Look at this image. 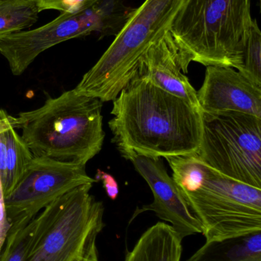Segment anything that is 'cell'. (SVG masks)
<instances>
[{
  "label": "cell",
  "mask_w": 261,
  "mask_h": 261,
  "mask_svg": "<svg viewBox=\"0 0 261 261\" xmlns=\"http://www.w3.org/2000/svg\"><path fill=\"white\" fill-rule=\"evenodd\" d=\"M108 125L112 142L126 160L196 153L202 134V112L136 76L113 101Z\"/></svg>",
  "instance_id": "obj_1"
},
{
  "label": "cell",
  "mask_w": 261,
  "mask_h": 261,
  "mask_svg": "<svg viewBox=\"0 0 261 261\" xmlns=\"http://www.w3.org/2000/svg\"><path fill=\"white\" fill-rule=\"evenodd\" d=\"M165 160L206 242L261 231V188L222 174L196 153Z\"/></svg>",
  "instance_id": "obj_2"
},
{
  "label": "cell",
  "mask_w": 261,
  "mask_h": 261,
  "mask_svg": "<svg viewBox=\"0 0 261 261\" xmlns=\"http://www.w3.org/2000/svg\"><path fill=\"white\" fill-rule=\"evenodd\" d=\"M102 107L100 99L73 89L20 113L15 127L22 130L21 139L33 156L86 167L104 144Z\"/></svg>",
  "instance_id": "obj_3"
},
{
  "label": "cell",
  "mask_w": 261,
  "mask_h": 261,
  "mask_svg": "<svg viewBox=\"0 0 261 261\" xmlns=\"http://www.w3.org/2000/svg\"><path fill=\"white\" fill-rule=\"evenodd\" d=\"M253 21L251 0H185L170 29L182 72L191 62L238 70Z\"/></svg>",
  "instance_id": "obj_4"
},
{
  "label": "cell",
  "mask_w": 261,
  "mask_h": 261,
  "mask_svg": "<svg viewBox=\"0 0 261 261\" xmlns=\"http://www.w3.org/2000/svg\"><path fill=\"white\" fill-rule=\"evenodd\" d=\"M185 0H145L133 9L114 40L74 90L102 102L113 101L139 71L149 47L170 32Z\"/></svg>",
  "instance_id": "obj_5"
},
{
  "label": "cell",
  "mask_w": 261,
  "mask_h": 261,
  "mask_svg": "<svg viewBox=\"0 0 261 261\" xmlns=\"http://www.w3.org/2000/svg\"><path fill=\"white\" fill-rule=\"evenodd\" d=\"M92 187L79 186L40 212L42 229L26 261H100L104 206L90 194Z\"/></svg>",
  "instance_id": "obj_6"
},
{
  "label": "cell",
  "mask_w": 261,
  "mask_h": 261,
  "mask_svg": "<svg viewBox=\"0 0 261 261\" xmlns=\"http://www.w3.org/2000/svg\"><path fill=\"white\" fill-rule=\"evenodd\" d=\"M131 9L123 0H94L76 13H61L51 22L0 38V54L14 76L22 74L35 58L48 49L72 38L98 33L100 38L116 35Z\"/></svg>",
  "instance_id": "obj_7"
},
{
  "label": "cell",
  "mask_w": 261,
  "mask_h": 261,
  "mask_svg": "<svg viewBox=\"0 0 261 261\" xmlns=\"http://www.w3.org/2000/svg\"><path fill=\"white\" fill-rule=\"evenodd\" d=\"M196 154L225 176L261 188V119L244 113H202Z\"/></svg>",
  "instance_id": "obj_8"
},
{
  "label": "cell",
  "mask_w": 261,
  "mask_h": 261,
  "mask_svg": "<svg viewBox=\"0 0 261 261\" xmlns=\"http://www.w3.org/2000/svg\"><path fill=\"white\" fill-rule=\"evenodd\" d=\"M96 182L84 166L34 156L4 196L8 221L11 226L29 223L57 198L79 186Z\"/></svg>",
  "instance_id": "obj_9"
},
{
  "label": "cell",
  "mask_w": 261,
  "mask_h": 261,
  "mask_svg": "<svg viewBox=\"0 0 261 261\" xmlns=\"http://www.w3.org/2000/svg\"><path fill=\"white\" fill-rule=\"evenodd\" d=\"M129 161L147 181L153 194V202L136 208L130 223L141 213L151 211L161 220L170 223L182 239L202 234L200 222L190 211L177 184L167 173L161 158L133 156Z\"/></svg>",
  "instance_id": "obj_10"
},
{
  "label": "cell",
  "mask_w": 261,
  "mask_h": 261,
  "mask_svg": "<svg viewBox=\"0 0 261 261\" xmlns=\"http://www.w3.org/2000/svg\"><path fill=\"white\" fill-rule=\"evenodd\" d=\"M197 97L202 113H244L261 119V87L231 67H206Z\"/></svg>",
  "instance_id": "obj_11"
},
{
  "label": "cell",
  "mask_w": 261,
  "mask_h": 261,
  "mask_svg": "<svg viewBox=\"0 0 261 261\" xmlns=\"http://www.w3.org/2000/svg\"><path fill=\"white\" fill-rule=\"evenodd\" d=\"M137 75L144 76L161 90L200 109L197 91L179 67L177 48L170 32L149 47L143 57Z\"/></svg>",
  "instance_id": "obj_12"
},
{
  "label": "cell",
  "mask_w": 261,
  "mask_h": 261,
  "mask_svg": "<svg viewBox=\"0 0 261 261\" xmlns=\"http://www.w3.org/2000/svg\"><path fill=\"white\" fill-rule=\"evenodd\" d=\"M15 119L0 109V179L6 196L34 158L17 133Z\"/></svg>",
  "instance_id": "obj_13"
},
{
  "label": "cell",
  "mask_w": 261,
  "mask_h": 261,
  "mask_svg": "<svg viewBox=\"0 0 261 261\" xmlns=\"http://www.w3.org/2000/svg\"><path fill=\"white\" fill-rule=\"evenodd\" d=\"M182 242L171 225L157 222L141 236L132 251H127L125 261H180Z\"/></svg>",
  "instance_id": "obj_14"
},
{
  "label": "cell",
  "mask_w": 261,
  "mask_h": 261,
  "mask_svg": "<svg viewBox=\"0 0 261 261\" xmlns=\"http://www.w3.org/2000/svg\"><path fill=\"white\" fill-rule=\"evenodd\" d=\"M186 261H261V231L206 242Z\"/></svg>",
  "instance_id": "obj_15"
},
{
  "label": "cell",
  "mask_w": 261,
  "mask_h": 261,
  "mask_svg": "<svg viewBox=\"0 0 261 261\" xmlns=\"http://www.w3.org/2000/svg\"><path fill=\"white\" fill-rule=\"evenodd\" d=\"M42 229V220L37 215L29 223L11 226L0 251V261H26Z\"/></svg>",
  "instance_id": "obj_16"
},
{
  "label": "cell",
  "mask_w": 261,
  "mask_h": 261,
  "mask_svg": "<svg viewBox=\"0 0 261 261\" xmlns=\"http://www.w3.org/2000/svg\"><path fill=\"white\" fill-rule=\"evenodd\" d=\"M40 12L32 0H0V38L33 25Z\"/></svg>",
  "instance_id": "obj_17"
},
{
  "label": "cell",
  "mask_w": 261,
  "mask_h": 261,
  "mask_svg": "<svg viewBox=\"0 0 261 261\" xmlns=\"http://www.w3.org/2000/svg\"><path fill=\"white\" fill-rule=\"evenodd\" d=\"M238 71L257 87H261V33L254 19Z\"/></svg>",
  "instance_id": "obj_18"
},
{
  "label": "cell",
  "mask_w": 261,
  "mask_h": 261,
  "mask_svg": "<svg viewBox=\"0 0 261 261\" xmlns=\"http://www.w3.org/2000/svg\"><path fill=\"white\" fill-rule=\"evenodd\" d=\"M40 12L48 9L60 11L61 13H76L90 6L94 0H32Z\"/></svg>",
  "instance_id": "obj_19"
},
{
  "label": "cell",
  "mask_w": 261,
  "mask_h": 261,
  "mask_svg": "<svg viewBox=\"0 0 261 261\" xmlns=\"http://www.w3.org/2000/svg\"><path fill=\"white\" fill-rule=\"evenodd\" d=\"M95 179L98 181H102L104 188L105 189L107 196L112 200H115L119 194V186L115 178L112 175L105 172L98 170L97 172Z\"/></svg>",
  "instance_id": "obj_20"
},
{
  "label": "cell",
  "mask_w": 261,
  "mask_h": 261,
  "mask_svg": "<svg viewBox=\"0 0 261 261\" xmlns=\"http://www.w3.org/2000/svg\"><path fill=\"white\" fill-rule=\"evenodd\" d=\"M11 225L6 216V206H5L4 193L3 186L0 179V251L4 245L5 240L8 232L10 229Z\"/></svg>",
  "instance_id": "obj_21"
},
{
  "label": "cell",
  "mask_w": 261,
  "mask_h": 261,
  "mask_svg": "<svg viewBox=\"0 0 261 261\" xmlns=\"http://www.w3.org/2000/svg\"><path fill=\"white\" fill-rule=\"evenodd\" d=\"M78 261H81V260H78Z\"/></svg>",
  "instance_id": "obj_22"
}]
</instances>
